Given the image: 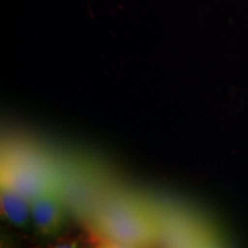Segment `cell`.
Here are the masks:
<instances>
[{"label": "cell", "mask_w": 248, "mask_h": 248, "mask_svg": "<svg viewBox=\"0 0 248 248\" xmlns=\"http://www.w3.org/2000/svg\"><path fill=\"white\" fill-rule=\"evenodd\" d=\"M90 241L93 245L94 248H140L133 245L120 243V241L108 239V238L102 237V235L95 233V232H91L90 233Z\"/></svg>", "instance_id": "5b68a950"}, {"label": "cell", "mask_w": 248, "mask_h": 248, "mask_svg": "<svg viewBox=\"0 0 248 248\" xmlns=\"http://www.w3.org/2000/svg\"><path fill=\"white\" fill-rule=\"evenodd\" d=\"M1 186H6L18 192L30 201L44 192L46 188L51 187L44 178L40 177L38 172L23 167H17V168L13 167L5 173L2 172Z\"/></svg>", "instance_id": "3957f363"}, {"label": "cell", "mask_w": 248, "mask_h": 248, "mask_svg": "<svg viewBox=\"0 0 248 248\" xmlns=\"http://www.w3.org/2000/svg\"><path fill=\"white\" fill-rule=\"evenodd\" d=\"M31 217L38 233L46 237L58 234L66 223L61 198L53 187L46 188L30 201Z\"/></svg>", "instance_id": "7a4b0ae2"}, {"label": "cell", "mask_w": 248, "mask_h": 248, "mask_svg": "<svg viewBox=\"0 0 248 248\" xmlns=\"http://www.w3.org/2000/svg\"><path fill=\"white\" fill-rule=\"evenodd\" d=\"M80 248H94L93 247V245L91 244V241H90V239L88 240V245H86V243H83L82 244V247Z\"/></svg>", "instance_id": "52a82bcc"}, {"label": "cell", "mask_w": 248, "mask_h": 248, "mask_svg": "<svg viewBox=\"0 0 248 248\" xmlns=\"http://www.w3.org/2000/svg\"><path fill=\"white\" fill-rule=\"evenodd\" d=\"M0 208L2 217L15 226L26 228L29 225L30 221H32L30 200L6 186H1Z\"/></svg>", "instance_id": "277c9868"}, {"label": "cell", "mask_w": 248, "mask_h": 248, "mask_svg": "<svg viewBox=\"0 0 248 248\" xmlns=\"http://www.w3.org/2000/svg\"><path fill=\"white\" fill-rule=\"evenodd\" d=\"M93 232L140 248H154L159 239V229L152 216L131 202H113L99 214Z\"/></svg>", "instance_id": "6da1fadb"}, {"label": "cell", "mask_w": 248, "mask_h": 248, "mask_svg": "<svg viewBox=\"0 0 248 248\" xmlns=\"http://www.w3.org/2000/svg\"><path fill=\"white\" fill-rule=\"evenodd\" d=\"M82 244L83 243L79 240V238L68 237L61 239L59 243L53 245V246H51L49 248H80L82 247Z\"/></svg>", "instance_id": "8992f818"}]
</instances>
